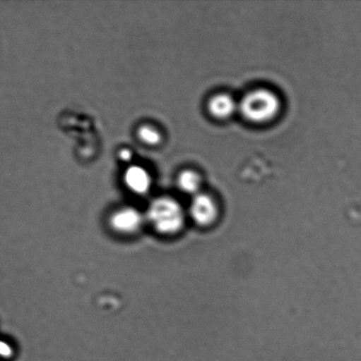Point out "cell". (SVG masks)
Returning <instances> with one entry per match:
<instances>
[{
  "label": "cell",
  "mask_w": 361,
  "mask_h": 361,
  "mask_svg": "<svg viewBox=\"0 0 361 361\" xmlns=\"http://www.w3.org/2000/svg\"><path fill=\"white\" fill-rule=\"evenodd\" d=\"M189 214L197 225L210 226L217 219L218 205L208 195L198 193L191 202Z\"/></svg>",
  "instance_id": "cell-4"
},
{
  "label": "cell",
  "mask_w": 361,
  "mask_h": 361,
  "mask_svg": "<svg viewBox=\"0 0 361 361\" xmlns=\"http://www.w3.org/2000/svg\"><path fill=\"white\" fill-rule=\"evenodd\" d=\"M145 215L134 207H123L113 212L109 218V225L113 231L122 235H134L140 231Z\"/></svg>",
  "instance_id": "cell-3"
},
{
  "label": "cell",
  "mask_w": 361,
  "mask_h": 361,
  "mask_svg": "<svg viewBox=\"0 0 361 361\" xmlns=\"http://www.w3.org/2000/svg\"><path fill=\"white\" fill-rule=\"evenodd\" d=\"M14 350L10 343L0 339V359L9 360L13 356Z\"/></svg>",
  "instance_id": "cell-9"
},
{
  "label": "cell",
  "mask_w": 361,
  "mask_h": 361,
  "mask_svg": "<svg viewBox=\"0 0 361 361\" xmlns=\"http://www.w3.org/2000/svg\"><path fill=\"white\" fill-rule=\"evenodd\" d=\"M238 108L249 122L264 123L277 116L281 102L273 92L266 88H258L244 95Z\"/></svg>",
  "instance_id": "cell-2"
},
{
  "label": "cell",
  "mask_w": 361,
  "mask_h": 361,
  "mask_svg": "<svg viewBox=\"0 0 361 361\" xmlns=\"http://www.w3.org/2000/svg\"><path fill=\"white\" fill-rule=\"evenodd\" d=\"M138 137L141 142L148 145V146H157L161 141V135L158 130L148 126H141L138 130Z\"/></svg>",
  "instance_id": "cell-8"
},
{
  "label": "cell",
  "mask_w": 361,
  "mask_h": 361,
  "mask_svg": "<svg viewBox=\"0 0 361 361\" xmlns=\"http://www.w3.org/2000/svg\"><path fill=\"white\" fill-rule=\"evenodd\" d=\"M119 158L124 161H129L132 158V153L129 149H123L120 151Z\"/></svg>",
  "instance_id": "cell-10"
},
{
  "label": "cell",
  "mask_w": 361,
  "mask_h": 361,
  "mask_svg": "<svg viewBox=\"0 0 361 361\" xmlns=\"http://www.w3.org/2000/svg\"><path fill=\"white\" fill-rule=\"evenodd\" d=\"M201 185V178L196 172L185 171L180 173L178 178V186L183 192L197 195Z\"/></svg>",
  "instance_id": "cell-7"
},
{
  "label": "cell",
  "mask_w": 361,
  "mask_h": 361,
  "mask_svg": "<svg viewBox=\"0 0 361 361\" xmlns=\"http://www.w3.org/2000/svg\"><path fill=\"white\" fill-rule=\"evenodd\" d=\"M145 218L162 235H176L182 231L186 221L182 204L171 197H159L152 201Z\"/></svg>",
  "instance_id": "cell-1"
},
{
  "label": "cell",
  "mask_w": 361,
  "mask_h": 361,
  "mask_svg": "<svg viewBox=\"0 0 361 361\" xmlns=\"http://www.w3.org/2000/svg\"><path fill=\"white\" fill-rule=\"evenodd\" d=\"M127 189L134 194L144 195L148 192L151 186V178L146 169L140 166H131L124 175Z\"/></svg>",
  "instance_id": "cell-5"
},
{
  "label": "cell",
  "mask_w": 361,
  "mask_h": 361,
  "mask_svg": "<svg viewBox=\"0 0 361 361\" xmlns=\"http://www.w3.org/2000/svg\"><path fill=\"white\" fill-rule=\"evenodd\" d=\"M235 99L227 94H215L208 102V111L218 119L230 118L238 108Z\"/></svg>",
  "instance_id": "cell-6"
}]
</instances>
